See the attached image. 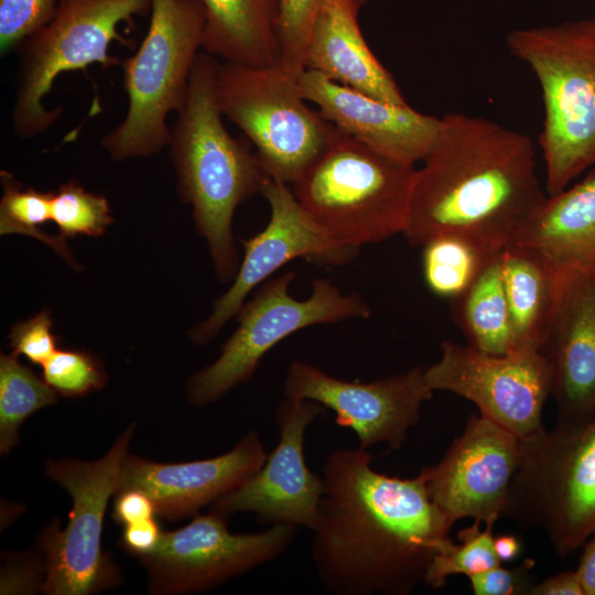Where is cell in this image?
<instances>
[{
	"label": "cell",
	"mask_w": 595,
	"mask_h": 595,
	"mask_svg": "<svg viewBox=\"0 0 595 595\" xmlns=\"http://www.w3.org/2000/svg\"><path fill=\"white\" fill-rule=\"evenodd\" d=\"M365 448L336 447L321 468L324 491L313 528L311 559L335 595H408L452 524L430 499L422 470L412 478L372 467Z\"/></svg>",
	"instance_id": "6da1fadb"
},
{
	"label": "cell",
	"mask_w": 595,
	"mask_h": 595,
	"mask_svg": "<svg viewBox=\"0 0 595 595\" xmlns=\"http://www.w3.org/2000/svg\"><path fill=\"white\" fill-rule=\"evenodd\" d=\"M415 169L402 235L413 247L458 236L498 252L547 198L529 136L485 117L448 112Z\"/></svg>",
	"instance_id": "7a4b0ae2"
},
{
	"label": "cell",
	"mask_w": 595,
	"mask_h": 595,
	"mask_svg": "<svg viewBox=\"0 0 595 595\" xmlns=\"http://www.w3.org/2000/svg\"><path fill=\"white\" fill-rule=\"evenodd\" d=\"M217 64L208 53L198 54L169 147L180 196L193 206L196 227L206 238L219 279L225 281L238 270L231 231L235 210L260 193L267 175L256 152L234 139L224 126L215 96Z\"/></svg>",
	"instance_id": "3957f363"
},
{
	"label": "cell",
	"mask_w": 595,
	"mask_h": 595,
	"mask_svg": "<svg viewBox=\"0 0 595 595\" xmlns=\"http://www.w3.org/2000/svg\"><path fill=\"white\" fill-rule=\"evenodd\" d=\"M506 43L541 88L539 144L554 195L595 165V17L517 29Z\"/></svg>",
	"instance_id": "277c9868"
},
{
	"label": "cell",
	"mask_w": 595,
	"mask_h": 595,
	"mask_svg": "<svg viewBox=\"0 0 595 595\" xmlns=\"http://www.w3.org/2000/svg\"><path fill=\"white\" fill-rule=\"evenodd\" d=\"M205 26L201 0H152L147 34L136 53L120 64L128 97L126 116L100 139L111 159L145 158L169 145L166 119L185 102Z\"/></svg>",
	"instance_id": "5b68a950"
},
{
	"label": "cell",
	"mask_w": 595,
	"mask_h": 595,
	"mask_svg": "<svg viewBox=\"0 0 595 595\" xmlns=\"http://www.w3.org/2000/svg\"><path fill=\"white\" fill-rule=\"evenodd\" d=\"M414 173L339 131L291 188L326 235L360 248L403 232Z\"/></svg>",
	"instance_id": "8992f818"
},
{
	"label": "cell",
	"mask_w": 595,
	"mask_h": 595,
	"mask_svg": "<svg viewBox=\"0 0 595 595\" xmlns=\"http://www.w3.org/2000/svg\"><path fill=\"white\" fill-rule=\"evenodd\" d=\"M504 516L542 531L566 558L595 532V416L521 440Z\"/></svg>",
	"instance_id": "52a82bcc"
},
{
	"label": "cell",
	"mask_w": 595,
	"mask_h": 595,
	"mask_svg": "<svg viewBox=\"0 0 595 595\" xmlns=\"http://www.w3.org/2000/svg\"><path fill=\"white\" fill-rule=\"evenodd\" d=\"M151 6L152 0H58L52 20L17 48L14 133L33 139L57 122L62 107L50 109L43 101L61 74L91 64L120 65L121 60L109 54L112 42L129 44L119 25L149 13Z\"/></svg>",
	"instance_id": "ba28073f"
},
{
	"label": "cell",
	"mask_w": 595,
	"mask_h": 595,
	"mask_svg": "<svg viewBox=\"0 0 595 595\" xmlns=\"http://www.w3.org/2000/svg\"><path fill=\"white\" fill-rule=\"evenodd\" d=\"M215 96L224 117L256 149L267 177L293 184L339 130L302 96L298 77L279 64H217Z\"/></svg>",
	"instance_id": "9c48e42d"
},
{
	"label": "cell",
	"mask_w": 595,
	"mask_h": 595,
	"mask_svg": "<svg viewBox=\"0 0 595 595\" xmlns=\"http://www.w3.org/2000/svg\"><path fill=\"white\" fill-rule=\"evenodd\" d=\"M134 431L132 423L100 458L46 462V476L68 491L73 504L66 527L61 529L60 520H55L39 539L45 562L43 594L90 595L121 584L119 567L102 550L101 534L108 501L118 491Z\"/></svg>",
	"instance_id": "30bf717a"
},
{
	"label": "cell",
	"mask_w": 595,
	"mask_h": 595,
	"mask_svg": "<svg viewBox=\"0 0 595 595\" xmlns=\"http://www.w3.org/2000/svg\"><path fill=\"white\" fill-rule=\"evenodd\" d=\"M295 273L267 280L237 313L238 327L218 358L195 372L187 385L193 407L216 402L253 376L263 356L289 335L309 326L367 318L371 311L358 293H344L328 279H314L305 300L290 294Z\"/></svg>",
	"instance_id": "8fae6325"
},
{
	"label": "cell",
	"mask_w": 595,
	"mask_h": 595,
	"mask_svg": "<svg viewBox=\"0 0 595 595\" xmlns=\"http://www.w3.org/2000/svg\"><path fill=\"white\" fill-rule=\"evenodd\" d=\"M226 515L209 510L186 526L163 531L158 547L138 558L154 595L207 592L281 556L299 527L275 523L263 531L231 533Z\"/></svg>",
	"instance_id": "7c38bea8"
},
{
	"label": "cell",
	"mask_w": 595,
	"mask_h": 595,
	"mask_svg": "<svg viewBox=\"0 0 595 595\" xmlns=\"http://www.w3.org/2000/svg\"><path fill=\"white\" fill-rule=\"evenodd\" d=\"M424 377L433 391H448L472 401L479 414L520 440L544 429L542 412L551 396L552 378L540 350L495 356L444 340L440 359L424 369Z\"/></svg>",
	"instance_id": "4fadbf2b"
},
{
	"label": "cell",
	"mask_w": 595,
	"mask_h": 595,
	"mask_svg": "<svg viewBox=\"0 0 595 595\" xmlns=\"http://www.w3.org/2000/svg\"><path fill=\"white\" fill-rule=\"evenodd\" d=\"M284 396L312 400L335 413L336 424L351 430L361 448L386 444L400 450L420 420L422 405L433 396L424 369L383 377L370 382L346 381L303 360L289 364Z\"/></svg>",
	"instance_id": "5bb4252c"
},
{
	"label": "cell",
	"mask_w": 595,
	"mask_h": 595,
	"mask_svg": "<svg viewBox=\"0 0 595 595\" xmlns=\"http://www.w3.org/2000/svg\"><path fill=\"white\" fill-rule=\"evenodd\" d=\"M260 194L270 207L269 221L259 234L241 240L244 260L231 286L215 302L207 320L190 332L195 344L209 343L237 315L248 294L288 262L302 258L322 266H342L359 253L360 248L326 235L301 207L289 184L267 177Z\"/></svg>",
	"instance_id": "9a60e30c"
},
{
	"label": "cell",
	"mask_w": 595,
	"mask_h": 595,
	"mask_svg": "<svg viewBox=\"0 0 595 595\" xmlns=\"http://www.w3.org/2000/svg\"><path fill=\"white\" fill-rule=\"evenodd\" d=\"M520 459L521 440L479 414L468 418L439 463L421 470L430 499L452 526L464 518L495 526Z\"/></svg>",
	"instance_id": "2e32d148"
},
{
	"label": "cell",
	"mask_w": 595,
	"mask_h": 595,
	"mask_svg": "<svg viewBox=\"0 0 595 595\" xmlns=\"http://www.w3.org/2000/svg\"><path fill=\"white\" fill-rule=\"evenodd\" d=\"M325 408L312 400L284 396L275 409L278 442L259 470L245 484L210 505L226 516L253 512L262 523H286L313 530L324 491L321 474L305 461L310 424Z\"/></svg>",
	"instance_id": "e0dca14e"
},
{
	"label": "cell",
	"mask_w": 595,
	"mask_h": 595,
	"mask_svg": "<svg viewBox=\"0 0 595 595\" xmlns=\"http://www.w3.org/2000/svg\"><path fill=\"white\" fill-rule=\"evenodd\" d=\"M266 457L256 430L247 432L228 452L205 459L158 463L128 453L118 491L142 490L152 499L156 515L167 520L193 518L245 484Z\"/></svg>",
	"instance_id": "ac0fdd59"
},
{
	"label": "cell",
	"mask_w": 595,
	"mask_h": 595,
	"mask_svg": "<svg viewBox=\"0 0 595 595\" xmlns=\"http://www.w3.org/2000/svg\"><path fill=\"white\" fill-rule=\"evenodd\" d=\"M302 96L343 133L400 164L412 166L431 150L440 118L408 104L396 105L304 69L298 77Z\"/></svg>",
	"instance_id": "d6986e66"
},
{
	"label": "cell",
	"mask_w": 595,
	"mask_h": 595,
	"mask_svg": "<svg viewBox=\"0 0 595 595\" xmlns=\"http://www.w3.org/2000/svg\"><path fill=\"white\" fill-rule=\"evenodd\" d=\"M552 378L559 424L595 416V268L571 272L540 349Z\"/></svg>",
	"instance_id": "ffe728a7"
},
{
	"label": "cell",
	"mask_w": 595,
	"mask_h": 595,
	"mask_svg": "<svg viewBox=\"0 0 595 595\" xmlns=\"http://www.w3.org/2000/svg\"><path fill=\"white\" fill-rule=\"evenodd\" d=\"M367 0H322L313 21L304 56V69L383 101H407L392 74L367 44L359 12Z\"/></svg>",
	"instance_id": "44dd1931"
},
{
	"label": "cell",
	"mask_w": 595,
	"mask_h": 595,
	"mask_svg": "<svg viewBox=\"0 0 595 595\" xmlns=\"http://www.w3.org/2000/svg\"><path fill=\"white\" fill-rule=\"evenodd\" d=\"M515 244L538 250L563 273L595 268V172L548 195Z\"/></svg>",
	"instance_id": "7402d4cb"
},
{
	"label": "cell",
	"mask_w": 595,
	"mask_h": 595,
	"mask_svg": "<svg viewBox=\"0 0 595 595\" xmlns=\"http://www.w3.org/2000/svg\"><path fill=\"white\" fill-rule=\"evenodd\" d=\"M500 263L517 350H540L569 273L561 272L538 250L520 244L502 249Z\"/></svg>",
	"instance_id": "603a6c76"
},
{
	"label": "cell",
	"mask_w": 595,
	"mask_h": 595,
	"mask_svg": "<svg viewBox=\"0 0 595 595\" xmlns=\"http://www.w3.org/2000/svg\"><path fill=\"white\" fill-rule=\"evenodd\" d=\"M201 1L206 13V53L236 64H278V0Z\"/></svg>",
	"instance_id": "cb8c5ba5"
},
{
	"label": "cell",
	"mask_w": 595,
	"mask_h": 595,
	"mask_svg": "<svg viewBox=\"0 0 595 595\" xmlns=\"http://www.w3.org/2000/svg\"><path fill=\"white\" fill-rule=\"evenodd\" d=\"M501 251L487 262L464 293L451 300L467 345L495 356L518 351L502 282Z\"/></svg>",
	"instance_id": "d4e9b609"
},
{
	"label": "cell",
	"mask_w": 595,
	"mask_h": 595,
	"mask_svg": "<svg viewBox=\"0 0 595 595\" xmlns=\"http://www.w3.org/2000/svg\"><path fill=\"white\" fill-rule=\"evenodd\" d=\"M423 275L436 295L453 300L464 293L487 262L491 252L458 236H441L422 246Z\"/></svg>",
	"instance_id": "484cf974"
},
{
	"label": "cell",
	"mask_w": 595,
	"mask_h": 595,
	"mask_svg": "<svg viewBox=\"0 0 595 595\" xmlns=\"http://www.w3.org/2000/svg\"><path fill=\"white\" fill-rule=\"evenodd\" d=\"M17 355L0 357V453L7 455L19 443V430L37 410L57 402L56 391Z\"/></svg>",
	"instance_id": "4316f807"
},
{
	"label": "cell",
	"mask_w": 595,
	"mask_h": 595,
	"mask_svg": "<svg viewBox=\"0 0 595 595\" xmlns=\"http://www.w3.org/2000/svg\"><path fill=\"white\" fill-rule=\"evenodd\" d=\"M3 195L0 202V234H24L52 247L73 262L62 236H50L41 227L52 220V192L22 187L7 171H1Z\"/></svg>",
	"instance_id": "83f0119b"
},
{
	"label": "cell",
	"mask_w": 595,
	"mask_h": 595,
	"mask_svg": "<svg viewBox=\"0 0 595 595\" xmlns=\"http://www.w3.org/2000/svg\"><path fill=\"white\" fill-rule=\"evenodd\" d=\"M478 520L457 532L459 543L451 539L432 559L424 584L441 588L452 575L467 577L501 564L494 549V526Z\"/></svg>",
	"instance_id": "f1b7e54d"
},
{
	"label": "cell",
	"mask_w": 595,
	"mask_h": 595,
	"mask_svg": "<svg viewBox=\"0 0 595 595\" xmlns=\"http://www.w3.org/2000/svg\"><path fill=\"white\" fill-rule=\"evenodd\" d=\"M52 220L60 236H98L112 223L107 198L86 191L75 181L62 184L52 192Z\"/></svg>",
	"instance_id": "f546056e"
},
{
	"label": "cell",
	"mask_w": 595,
	"mask_h": 595,
	"mask_svg": "<svg viewBox=\"0 0 595 595\" xmlns=\"http://www.w3.org/2000/svg\"><path fill=\"white\" fill-rule=\"evenodd\" d=\"M42 368L46 383L64 397L85 396L107 381L100 363L82 350L57 349Z\"/></svg>",
	"instance_id": "4dcf8cb0"
},
{
	"label": "cell",
	"mask_w": 595,
	"mask_h": 595,
	"mask_svg": "<svg viewBox=\"0 0 595 595\" xmlns=\"http://www.w3.org/2000/svg\"><path fill=\"white\" fill-rule=\"evenodd\" d=\"M322 0H278V64L299 77L304 71V56L310 31Z\"/></svg>",
	"instance_id": "1f68e13d"
},
{
	"label": "cell",
	"mask_w": 595,
	"mask_h": 595,
	"mask_svg": "<svg viewBox=\"0 0 595 595\" xmlns=\"http://www.w3.org/2000/svg\"><path fill=\"white\" fill-rule=\"evenodd\" d=\"M58 0H0L1 55L17 50L53 18Z\"/></svg>",
	"instance_id": "d6a6232c"
},
{
	"label": "cell",
	"mask_w": 595,
	"mask_h": 595,
	"mask_svg": "<svg viewBox=\"0 0 595 595\" xmlns=\"http://www.w3.org/2000/svg\"><path fill=\"white\" fill-rule=\"evenodd\" d=\"M51 328L52 318L46 310L29 321L18 323L9 335L12 353L42 366L57 350V338Z\"/></svg>",
	"instance_id": "836d02e7"
},
{
	"label": "cell",
	"mask_w": 595,
	"mask_h": 595,
	"mask_svg": "<svg viewBox=\"0 0 595 595\" xmlns=\"http://www.w3.org/2000/svg\"><path fill=\"white\" fill-rule=\"evenodd\" d=\"M534 562L527 559L520 566L502 567L501 564L468 576L475 595H527L533 584L530 571Z\"/></svg>",
	"instance_id": "e575fe53"
},
{
	"label": "cell",
	"mask_w": 595,
	"mask_h": 595,
	"mask_svg": "<svg viewBox=\"0 0 595 595\" xmlns=\"http://www.w3.org/2000/svg\"><path fill=\"white\" fill-rule=\"evenodd\" d=\"M155 515L152 499L142 490L125 489L115 495L112 518L122 526L148 520Z\"/></svg>",
	"instance_id": "d590c367"
},
{
	"label": "cell",
	"mask_w": 595,
	"mask_h": 595,
	"mask_svg": "<svg viewBox=\"0 0 595 595\" xmlns=\"http://www.w3.org/2000/svg\"><path fill=\"white\" fill-rule=\"evenodd\" d=\"M163 531L154 518L123 526L122 548L140 558L151 553L159 544Z\"/></svg>",
	"instance_id": "8d00e7d4"
},
{
	"label": "cell",
	"mask_w": 595,
	"mask_h": 595,
	"mask_svg": "<svg viewBox=\"0 0 595 595\" xmlns=\"http://www.w3.org/2000/svg\"><path fill=\"white\" fill-rule=\"evenodd\" d=\"M528 595H585V592L575 569L559 572L533 583Z\"/></svg>",
	"instance_id": "74e56055"
},
{
	"label": "cell",
	"mask_w": 595,
	"mask_h": 595,
	"mask_svg": "<svg viewBox=\"0 0 595 595\" xmlns=\"http://www.w3.org/2000/svg\"><path fill=\"white\" fill-rule=\"evenodd\" d=\"M576 571L585 595H595V532L584 543Z\"/></svg>",
	"instance_id": "f35d334b"
},
{
	"label": "cell",
	"mask_w": 595,
	"mask_h": 595,
	"mask_svg": "<svg viewBox=\"0 0 595 595\" xmlns=\"http://www.w3.org/2000/svg\"><path fill=\"white\" fill-rule=\"evenodd\" d=\"M494 549L500 562H510L520 555L522 543L515 534H500L494 537Z\"/></svg>",
	"instance_id": "ab89813d"
}]
</instances>
